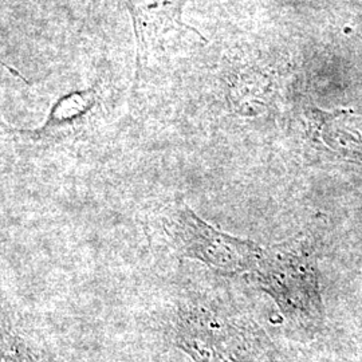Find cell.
<instances>
[{
  "instance_id": "3957f363",
  "label": "cell",
  "mask_w": 362,
  "mask_h": 362,
  "mask_svg": "<svg viewBox=\"0 0 362 362\" xmlns=\"http://www.w3.org/2000/svg\"><path fill=\"white\" fill-rule=\"evenodd\" d=\"M163 224L177 254L200 260L219 272H254L263 252L252 240L236 238L208 224L184 203L168 207Z\"/></svg>"
},
{
  "instance_id": "277c9868",
  "label": "cell",
  "mask_w": 362,
  "mask_h": 362,
  "mask_svg": "<svg viewBox=\"0 0 362 362\" xmlns=\"http://www.w3.org/2000/svg\"><path fill=\"white\" fill-rule=\"evenodd\" d=\"M94 103L95 100L91 90L69 94L67 97L59 100L57 104L54 105L52 113L47 118V122L40 129L25 132V133L33 134L37 139L49 137L50 134H55L66 127H70L77 121L78 118H82L85 115H88L91 107L94 106Z\"/></svg>"
},
{
  "instance_id": "6da1fadb",
  "label": "cell",
  "mask_w": 362,
  "mask_h": 362,
  "mask_svg": "<svg viewBox=\"0 0 362 362\" xmlns=\"http://www.w3.org/2000/svg\"><path fill=\"white\" fill-rule=\"evenodd\" d=\"M252 274L291 324L308 333L321 327L324 308L317 264L306 239L263 248Z\"/></svg>"
},
{
  "instance_id": "7a4b0ae2",
  "label": "cell",
  "mask_w": 362,
  "mask_h": 362,
  "mask_svg": "<svg viewBox=\"0 0 362 362\" xmlns=\"http://www.w3.org/2000/svg\"><path fill=\"white\" fill-rule=\"evenodd\" d=\"M177 337L199 362H279L259 329L207 308L181 309Z\"/></svg>"
}]
</instances>
